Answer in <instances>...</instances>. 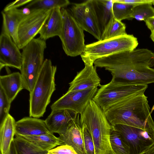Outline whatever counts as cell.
Returning a JSON list of instances; mask_svg holds the SVG:
<instances>
[{"mask_svg": "<svg viewBox=\"0 0 154 154\" xmlns=\"http://www.w3.org/2000/svg\"><path fill=\"white\" fill-rule=\"evenodd\" d=\"M96 67L104 68L112 78L129 85L154 83V53L145 48L120 52L96 60Z\"/></svg>", "mask_w": 154, "mask_h": 154, "instance_id": "cell-1", "label": "cell"}, {"mask_svg": "<svg viewBox=\"0 0 154 154\" xmlns=\"http://www.w3.org/2000/svg\"><path fill=\"white\" fill-rule=\"evenodd\" d=\"M144 93L127 96L105 111L110 124L112 126L123 125L140 128L154 137V122Z\"/></svg>", "mask_w": 154, "mask_h": 154, "instance_id": "cell-2", "label": "cell"}, {"mask_svg": "<svg viewBox=\"0 0 154 154\" xmlns=\"http://www.w3.org/2000/svg\"><path fill=\"white\" fill-rule=\"evenodd\" d=\"M80 115L81 123L85 125L92 138L95 154H114L110 141L113 126L105 112L92 100Z\"/></svg>", "mask_w": 154, "mask_h": 154, "instance_id": "cell-3", "label": "cell"}, {"mask_svg": "<svg viewBox=\"0 0 154 154\" xmlns=\"http://www.w3.org/2000/svg\"><path fill=\"white\" fill-rule=\"evenodd\" d=\"M57 69V66L52 64L50 59L44 60L33 89L29 92V116L39 118L46 112L56 89L55 77Z\"/></svg>", "mask_w": 154, "mask_h": 154, "instance_id": "cell-4", "label": "cell"}, {"mask_svg": "<svg viewBox=\"0 0 154 154\" xmlns=\"http://www.w3.org/2000/svg\"><path fill=\"white\" fill-rule=\"evenodd\" d=\"M46 48V41L34 38L22 49V63L20 69L24 88L29 92L33 89L40 72Z\"/></svg>", "mask_w": 154, "mask_h": 154, "instance_id": "cell-5", "label": "cell"}, {"mask_svg": "<svg viewBox=\"0 0 154 154\" xmlns=\"http://www.w3.org/2000/svg\"><path fill=\"white\" fill-rule=\"evenodd\" d=\"M138 44L137 38L133 35L127 34L86 45L82 54L87 56L94 62L103 57L120 52L133 51Z\"/></svg>", "mask_w": 154, "mask_h": 154, "instance_id": "cell-6", "label": "cell"}, {"mask_svg": "<svg viewBox=\"0 0 154 154\" xmlns=\"http://www.w3.org/2000/svg\"><path fill=\"white\" fill-rule=\"evenodd\" d=\"M147 85H129L112 78L111 81L101 85L94 100L105 112L116 102L129 96L144 93Z\"/></svg>", "mask_w": 154, "mask_h": 154, "instance_id": "cell-7", "label": "cell"}, {"mask_svg": "<svg viewBox=\"0 0 154 154\" xmlns=\"http://www.w3.org/2000/svg\"><path fill=\"white\" fill-rule=\"evenodd\" d=\"M63 25L59 37L63 50L68 56L81 55L85 50L84 30L78 24L71 12L65 8H61Z\"/></svg>", "mask_w": 154, "mask_h": 154, "instance_id": "cell-8", "label": "cell"}, {"mask_svg": "<svg viewBox=\"0 0 154 154\" xmlns=\"http://www.w3.org/2000/svg\"><path fill=\"white\" fill-rule=\"evenodd\" d=\"M112 126L128 146L129 154H146L154 145V137L145 131L123 125Z\"/></svg>", "mask_w": 154, "mask_h": 154, "instance_id": "cell-9", "label": "cell"}, {"mask_svg": "<svg viewBox=\"0 0 154 154\" xmlns=\"http://www.w3.org/2000/svg\"><path fill=\"white\" fill-rule=\"evenodd\" d=\"M51 10L30 11L21 20L18 27L17 43L20 49H22L39 33Z\"/></svg>", "mask_w": 154, "mask_h": 154, "instance_id": "cell-10", "label": "cell"}, {"mask_svg": "<svg viewBox=\"0 0 154 154\" xmlns=\"http://www.w3.org/2000/svg\"><path fill=\"white\" fill-rule=\"evenodd\" d=\"M97 87L74 91H67L51 106V110L64 109L73 111L80 115L93 100L97 90Z\"/></svg>", "mask_w": 154, "mask_h": 154, "instance_id": "cell-11", "label": "cell"}, {"mask_svg": "<svg viewBox=\"0 0 154 154\" xmlns=\"http://www.w3.org/2000/svg\"><path fill=\"white\" fill-rule=\"evenodd\" d=\"M85 64L84 68L77 72L76 76L69 83L68 91H74L84 90L91 88L101 86V79L97 73L96 67L94 62L84 55H81Z\"/></svg>", "mask_w": 154, "mask_h": 154, "instance_id": "cell-12", "label": "cell"}, {"mask_svg": "<svg viewBox=\"0 0 154 154\" xmlns=\"http://www.w3.org/2000/svg\"><path fill=\"white\" fill-rule=\"evenodd\" d=\"M71 11L75 20L84 30L90 33L98 41L101 40L91 0L74 4L71 8Z\"/></svg>", "mask_w": 154, "mask_h": 154, "instance_id": "cell-13", "label": "cell"}, {"mask_svg": "<svg viewBox=\"0 0 154 154\" xmlns=\"http://www.w3.org/2000/svg\"><path fill=\"white\" fill-rule=\"evenodd\" d=\"M11 38L2 31L0 36V69L9 66L20 70L22 63V53Z\"/></svg>", "mask_w": 154, "mask_h": 154, "instance_id": "cell-14", "label": "cell"}, {"mask_svg": "<svg viewBox=\"0 0 154 154\" xmlns=\"http://www.w3.org/2000/svg\"><path fill=\"white\" fill-rule=\"evenodd\" d=\"M80 114L71 121L66 130L59 134V138L63 141V145L72 146L78 154H87L82 137Z\"/></svg>", "mask_w": 154, "mask_h": 154, "instance_id": "cell-15", "label": "cell"}, {"mask_svg": "<svg viewBox=\"0 0 154 154\" xmlns=\"http://www.w3.org/2000/svg\"><path fill=\"white\" fill-rule=\"evenodd\" d=\"M93 11L101 38L114 17L113 0H91Z\"/></svg>", "mask_w": 154, "mask_h": 154, "instance_id": "cell-16", "label": "cell"}, {"mask_svg": "<svg viewBox=\"0 0 154 154\" xmlns=\"http://www.w3.org/2000/svg\"><path fill=\"white\" fill-rule=\"evenodd\" d=\"M78 114L72 110L58 109L51 110L45 120L46 125L51 133L59 134L63 132L69 123L75 119Z\"/></svg>", "mask_w": 154, "mask_h": 154, "instance_id": "cell-17", "label": "cell"}, {"mask_svg": "<svg viewBox=\"0 0 154 154\" xmlns=\"http://www.w3.org/2000/svg\"><path fill=\"white\" fill-rule=\"evenodd\" d=\"M51 132L45 121L38 118L26 117L16 122L15 136H34Z\"/></svg>", "mask_w": 154, "mask_h": 154, "instance_id": "cell-18", "label": "cell"}, {"mask_svg": "<svg viewBox=\"0 0 154 154\" xmlns=\"http://www.w3.org/2000/svg\"><path fill=\"white\" fill-rule=\"evenodd\" d=\"M26 8H17L2 12L3 18L2 31L9 35L16 44L19 24L23 19L30 12H26Z\"/></svg>", "mask_w": 154, "mask_h": 154, "instance_id": "cell-19", "label": "cell"}, {"mask_svg": "<svg viewBox=\"0 0 154 154\" xmlns=\"http://www.w3.org/2000/svg\"><path fill=\"white\" fill-rule=\"evenodd\" d=\"M61 8L52 9L47 20L39 34V38L46 41L51 38L60 36L63 25V17Z\"/></svg>", "mask_w": 154, "mask_h": 154, "instance_id": "cell-20", "label": "cell"}, {"mask_svg": "<svg viewBox=\"0 0 154 154\" xmlns=\"http://www.w3.org/2000/svg\"><path fill=\"white\" fill-rule=\"evenodd\" d=\"M0 87L11 103L18 93L24 89L21 73L15 72L1 75Z\"/></svg>", "mask_w": 154, "mask_h": 154, "instance_id": "cell-21", "label": "cell"}, {"mask_svg": "<svg viewBox=\"0 0 154 154\" xmlns=\"http://www.w3.org/2000/svg\"><path fill=\"white\" fill-rule=\"evenodd\" d=\"M16 122L9 113L0 124V150L1 154H6L14 140Z\"/></svg>", "mask_w": 154, "mask_h": 154, "instance_id": "cell-22", "label": "cell"}, {"mask_svg": "<svg viewBox=\"0 0 154 154\" xmlns=\"http://www.w3.org/2000/svg\"><path fill=\"white\" fill-rule=\"evenodd\" d=\"M17 136L44 151H48L63 144V141L51 132L38 135Z\"/></svg>", "mask_w": 154, "mask_h": 154, "instance_id": "cell-23", "label": "cell"}, {"mask_svg": "<svg viewBox=\"0 0 154 154\" xmlns=\"http://www.w3.org/2000/svg\"><path fill=\"white\" fill-rule=\"evenodd\" d=\"M69 4L68 0H32L25 7L30 11L49 10L57 7L64 8Z\"/></svg>", "mask_w": 154, "mask_h": 154, "instance_id": "cell-24", "label": "cell"}, {"mask_svg": "<svg viewBox=\"0 0 154 154\" xmlns=\"http://www.w3.org/2000/svg\"><path fill=\"white\" fill-rule=\"evenodd\" d=\"M14 141L17 154H47L43 150L23 138L15 136Z\"/></svg>", "mask_w": 154, "mask_h": 154, "instance_id": "cell-25", "label": "cell"}, {"mask_svg": "<svg viewBox=\"0 0 154 154\" xmlns=\"http://www.w3.org/2000/svg\"><path fill=\"white\" fill-rule=\"evenodd\" d=\"M135 6L113 0L112 10L114 18L120 21L132 18L131 15Z\"/></svg>", "mask_w": 154, "mask_h": 154, "instance_id": "cell-26", "label": "cell"}, {"mask_svg": "<svg viewBox=\"0 0 154 154\" xmlns=\"http://www.w3.org/2000/svg\"><path fill=\"white\" fill-rule=\"evenodd\" d=\"M110 141L114 154H129L128 146L123 140L119 133L113 127L110 134Z\"/></svg>", "mask_w": 154, "mask_h": 154, "instance_id": "cell-27", "label": "cell"}, {"mask_svg": "<svg viewBox=\"0 0 154 154\" xmlns=\"http://www.w3.org/2000/svg\"><path fill=\"white\" fill-rule=\"evenodd\" d=\"M126 34L125 24L121 21L117 20L114 17L102 37L101 40L118 37Z\"/></svg>", "mask_w": 154, "mask_h": 154, "instance_id": "cell-28", "label": "cell"}, {"mask_svg": "<svg viewBox=\"0 0 154 154\" xmlns=\"http://www.w3.org/2000/svg\"><path fill=\"white\" fill-rule=\"evenodd\" d=\"M151 3H146L135 6L133 9L131 18L145 21L147 19L154 17V8Z\"/></svg>", "mask_w": 154, "mask_h": 154, "instance_id": "cell-29", "label": "cell"}, {"mask_svg": "<svg viewBox=\"0 0 154 154\" xmlns=\"http://www.w3.org/2000/svg\"><path fill=\"white\" fill-rule=\"evenodd\" d=\"M11 103L4 91L0 87V124L9 114Z\"/></svg>", "mask_w": 154, "mask_h": 154, "instance_id": "cell-30", "label": "cell"}, {"mask_svg": "<svg viewBox=\"0 0 154 154\" xmlns=\"http://www.w3.org/2000/svg\"><path fill=\"white\" fill-rule=\"evenodd\" d=\"M85 149L87 154H95V149L92 137L85 125L81 123Z\"/></svg>", "mask_w": 154, "mask_h": 154, "instance_id": "cell-31", "label": "cell"}, {"mask_svg": "<svg viewBox=\"0 0 154 154\" xmlns=\"http://www.w3.org/2000/svg\"><path fill=\"white\" fill-rule=\"evenodd\" d=\"M47 154H78L71 146L60 145L48 151Z\"/></svg>", "mask_w": 154, "mask_h": 154, "instance_id": "cell-32", "label": "cell"}, {"mask_svg": "<svg viewBox=\"0 0 154 154\" xmlns=\"http://www.w3.org/2000/svg\"><path fill=\"white\" fill-rule=\"evenodd\" d=\"M32 0H16L9 3L4 8L3 11H7L11 10L17 9V8L26 4H28Z\"/></svg>", "mask_w": 154, "mask_h": 154, "instance_id": "cell-33", "label": "cell"}, {"mask_svg": "<svg viewBox=\"0 0 154 154\" xmlns=\"http://www.w3.org/2000/svg\"><path fill=\"white\" fill-rule=\"evenodd\" d=\"M119 2L134 5L146 3H151V0H117Z\"/></svg>", "mask_w": 154, "mask_h": 154, "instance_id": "cell-34", "label": "cell"}, {"mask_svg": "<svg viewBox=\"0 0 154 154\" xmlns=\"http://www.w3.org/2000/svg\"><path fill=\"white\" fill-rule=\"evenodd\" d=\"M145 22L146 25L151 32L154 31V17L147 19Z\"/></svg>", "mask_w": 154, "mask_h": 154, "instance_id": "cell-35", "label": "cell"}, {"mask_svg": "<svg viewBox=\"0 0 154 154\" xmlns=\"http://www.w3.org/2000/svg\"><path fill=\"white\" fill-rule=\"evenodd\" d=\"M6 154H17L14 140L11 143L9 150Z\"/></svg>", "mask_w": 154, "mask_h": 154, "instance_id": "cell-36", "label": "cell"}, {"mask_svg": "<svg viewBox=\"0 0 154 154\" xmlns=\"http://www.w3.org/2000/svg\"><path fill=\"white\" fill-rule=\"evenodd\" d=\"M150 37L151 39L154 42V31L151 32Z\"/></svg>", "mask_w": 154, "mask_h": 154, "instance_id": "cell-37", "label": "cell"}, {"mask_svg": "<svg viewBox=\"0 0 154 154\" xmlns=\"http://www.w3.org/2000/svg\"><path fill=\"white\" fill-rule=\"evenodd\" d=\"M151 3L154 5V0H151Z\"/></svg>", "mask_w": 154, "mask_h": 154, "instance_id": "cell-38", "label": "cell"}]
</instances>
